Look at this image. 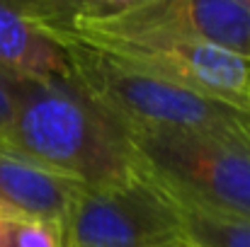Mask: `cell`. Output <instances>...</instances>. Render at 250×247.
<instances>
[{"instance_id": "9", "label": "cell", "mask_w": 250, "mask_h": 247, "mask_svg": "<svg viewBox=\"0 0 250 247\" xmlns=\"http://www.w3.org/2000/svg\"><path fill=\"white\" fill-rule=\"evenodd\" d=\"M0 247H63V233L54 223L0 211Z\"/></svg>"}, {"instance_id": "1", "label": "cell", "mask_w": 250, "mask_h": 247, "mask_svg": "<svg viewBox=\"0 0 250 247\" xmlns=\"http://www.w3.org/2000/svg\"><path fill=\"white\" fill-rule=\"evenodd\" d=\"M12 124L0 146L85 187H112L146 167L129 131L71 78H32L0 68Z\"/></svg>"}, {"instance_id": "6", "label": "cell", "mask_w": 250, "mask_h": 247, "mask_svg": "<svg viewBox=\"0 0 250 247\" xmlns=\"http://www.w3.org/2000/svg\"><path fill=\"white\" fill-rule=\"evenodd\" d=\"M85 184L0 146V211L63 226Z\"/></svg>"}, {"instance_id": "8", "label": "cell", "mask_w": 250, "mask_h": 247, "mask_svg": "<svg viewBox=\"0 0 250 247\" xmlns=\"http://www.w3.org/2000/svg\"><path fill=\"white\" fill-rule=\"evenodd\" d=\"M172 199L180 209L182 238L194 247H250V221L209 211L175 194Z\"/></svg>"}, {"instance_id": "10", "label": "cell", "mask_w": 250, "mask_h": 247, "mask_svg": "<svg viewBox=\"0 0 250 247\" xmlns=\"http://www.w3.org/2000/svg\"><path fill=\"white\" fill-rule=\"evenodd\" d=\"M12 114H15V107H12V97L5 87V82L0 78V138L7 133L10 124H12Z\"/></svg>"}, {"instance_id": "5", "label": "cell", "mask_w": 250, "mask_h": 247, "mask_svg": "<svg viewBox=\"0 0 250 247\" xmlns=\"http://www.w3.org/2000/svg\"><path fill=\"white\" fill-rule=\"evenodd\" d=\"M66 41H81L148 76L250 112V58L221 46L153 34L87 37Z\"/></svg>"}, {"instance_id": "11", "label": "cell", "mask_w": 250, "mask_h": 247, "mask_svg": "<svg viewBox=\"0 0 250 247\" xmlns=\"http://www.w3.org/2000/svg\"><path fill=\"white\" fill-rule=\"evenodd\" d=\"M161 247H194L189 240H185V238H180V240H175V243H167V245H161Z\"/></svg>"}, {"instance_id": "3", "label": "cell", "mask_w": 250, "mask_h": 247, "mask_svg": "<svg viewBox=\"0 0 250 247\" xmlns=\"http://www.w3.org/2000/svg\"><path fill=\"white\" fill-rule=\"evenodd\" d=\"M144 167L175 196L250 221V138L129 131Z\"/></svg>"}, {"instance_id": "7", "label": "cell", "mask_w": 250, "mask_h": 247, "mask_svg": "<svg viewBox=\"0 0 250 247\" xmlns=\"http://www.w3.org/2000/svg\"><path fill=\"white\" fill-rule=\"evenodd\" d=\"M0 68L32 78H71L68 44L17 2H0Z\"/></svg>"}, {"instance_id": "2", "label": "cell", "mask_w": 250, "mask_h": 247, "mask_svg": "<svg viewBox=\"0 0 250 247\" xmlns=\"http://www.w3.org/2000/svg\"><path fill=\"white\" fill-rule=\"evenodd\" d=\"M71 76L126 131L250 138V112L131 68L81 41H66Z\"/></svg>"}, {"instance_id": "4", "label": "cell", "mask_w": 250, "mask_h": 247, "mask_svg": "<svg viewBox=\"0 0 250 247\" xmlns=\"http://www.w3.org/2000/svg\"><path fill=\"white\" fill-rule=\"evenodd\" d=\"M63 247H161L182 238L177 201L144 170L112 187H85L61 226Z\"/></svg>"}]
</instances>
